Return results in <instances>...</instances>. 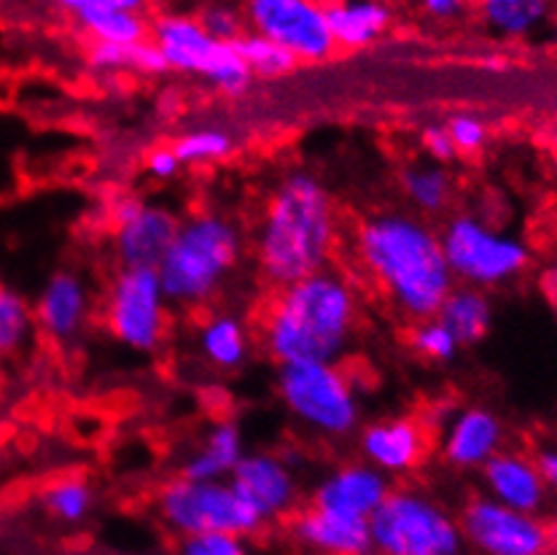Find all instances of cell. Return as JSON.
<instances>
[{"label":"cell","instance_id":"25","mask_svg":"<svg viewBox=\"0 0 557 555\" xmlns=\"http://www.w3.org/2000/svg\"><path fill=\"white\" fill-rule=\"evenodd\" d=\"M202 356L221 370H237L248 359L246 326L235 316H213L200 332Z\"/></svg>","mask_w":557,"mask_h":555},{"label":"cell","instance_id":"28","mask_svg":"<svg viewBox=\"0 0 557 555\" xmlns=\"http://www.w3.org/2000/svg\"><path fill=\"white\" fill-rule=\"evenodd\" d=\"M549 5L544 0H487L482 3V16L502 36H525L547 16Z\"/></svg>","mask_w":557,"mask_h":555},{"label":"cell","instance_id":"1","mask_svg":"<svg viewBox=\"0 0 557 555\" xmlns=\"http://www.w3.org/2000/svg\"><path fill=\"white\" fill-rule=\"evenodd\" d=\"M358 257L396 308L414 321L436 319L456 288L440 232L407 213L367 219L358 230Z\"/></svg>","mask_w":557,"mask_h":555},{"label":"cell","instance_id":"27","mask_svg":"<svg viewBox=\"0 0 557 555\" xmlns=\"http://www.w3.org/2000/svg\"><path fill=\"white\" fill-rule=\"evenodd\" d=\"M401 189L409 197L412 206H418L425 213L445 211L450 202V175L440 165H412L401 173Z\"/></svg>","mask_w":557,"mask_h":555},{"label":"cell","instance_id":"29","mask_svg":"<svg viewBox=\"0 0 557 555\" xmlns=\"http://www.w3.org/2000/svg\"><path fill=\"white\" fill-rule=\"evenodd\" d=\"M232 47H235V52L240 54V60L246 62L251 76L277 78V76H286V73L294 71V65H297V60H294L286 49L267 41V38L256 36V33H243Z\"/></svg>","mask_w":557,"mask_h":555},{"label":"cell","instance_id":"4","mask_svg":"<svg viewBox=\"0 0 557 555\" xmlns=\"http://www.w3.org/2000/svg\"><path fill=\"white\" fill-rule=\"evenodd\" d=\"M240 259V232L224 217L200 213L181 222L157 275L168 303L200 305L213 297Z\"/></svg>","mask_w":557,"mask_h":555},{"label":"cell","instance_id":"19","mask_svg":"<svg viewBox=\"0 0 557 555\" xmlns=\"http://www.w3.org/2000/svg\"><path fill=\"white\" fill-rule=\"evenodd\" d=\"M294 534L312 551L323 555H369L372 534L369 520L348 518V515L329 513V509H307L294 523Z\"/></svg>","mask_w":557,"mask_h":555},{"label":"cell","instance_id":"14","mask_svg":"<svg viewBox=\"0 0 557 555\" xmlns=\"http://www.w3.org/2000/svg\"><path fill=\"white\" fill-rule=\"evenodd\" d=\"M391 480L369 464H348L339 467L318 485L315 507L348 518L369 520L391 496Z\"/></svg>","mask_w":557,"mask_h":555},{"label":"cell","instance_id":"3","mask_svg":"<svg viewBox=\"0 0 557 555\" xmlns=\"http://www.w3.org/2000/svg\"><path fill=\"white\" fill-rule=\"evenodd\" d=\"M337 237V217L326 186L315 175L288 173L267 202L261 219L259 268L270 283H292L326 270Z\"/></svg>","mask_w":557,"mask_h":555},{"label":"cell","instance_id":"20","mask_svg":"<svg viewBox=\"0 0 557 555\" xmlns=\"http://www.w3.org/2000/svg\"><path fill=\"white\" fill-rule=\"evenodd\" d=\"M504 440V427L491 410L469 407L458 412L445 434V456L453 467L476 469L485 467L498 453Z\"/></svg>","mask_w":557,"mask_h":555},{"label":"cell","instance_id":"15","mask_svg":"<svg viewBox=\"0 0 557 555\" xmlns=\"http://www.w3.org/2000/svg\"><path fill=\"white\" fill-rule=\"evenodd\" d=\"M181 222L173 211L162 206H146L129 222L116 224L113 246L122 268L157 270L164 254L173 246Z\"/></svg>","mask_w":557,"mask_h":555},{"label":"cell","instance_id":"5","mask_svg":"<svg viewBox=\"0 0 557 555\" xmlns=\"http://www.w3.org/2000/svg\"><path fill=\"white\" fill-rule=\"evenodd\" d=\"M372 551L380 555H460L463 534L434 499L418 491H391L369 518Z\"/></svg>","mask_w":557,"mask_h":555},{"label":"cell","instance_id":"16","mask_svg":"<svg viewBox=\"0 0 557 555\" xmlns=\"http://www.w3.org/2000/svg\"><path fill=\"white\" fill-rule=\"evenodd\" d=\"M62 9L95 38V44L135 47L149 38V22L144 20L138 0H65Z\"/></svg>","mask_w":557,"mask_h":555},{"label":"cell","instance_id":"35","mask_svg":"<svg viewBox=\"0 0 557 555\" xmlns=\"http://www.w3.org/2000/svg\"><path fill=\"white\" fill-rule=\"evenodd\" d=\"M181 555H251V551L246 545V536L210 531V534L184 536Z\"/></svg>","mask_w":557,"mask_h":555},{"label":"cell","instance_id":"24","mask_svg":"<svg viewBox=\"0 0 557 555\" xmlns=\"http://www.w3.org/2000/svg\"><path fill=\"white\" fill-rule=\"evenodd\" d=\"M436 319L447 326V332L456 337L460 348L463 345H476L491 330V299L474 286H456L447 294L445 303H442Z\"/></svg>","mask_w":557,"mask_h":555},{"label":"cell","instance_id":"9","mask_svg":"<svg viewBox=\"0 0 557 555\" xmlns=\"http://www.w3.org/2000/svg\"><path fill=\"white\" fill-rule=\"evenodd\" d=\"M442 251L453 278L463 286H498L528 264V248L474 217H456L440 232Z\"/></svg>","mask_w":557,"mask_h":555},{"label":"cell","instance_id":"36","mask_svg":"<svg viewBox=\"0 0 557 555\" xmlns=\"http://www.w3.org/2000/svg\"><path fill=\"white\" fill-rule=\"evenodd\" d=\"M445 130L447 135H450L456 151H466V155H471V151H480L482 146H485V138H487L485 124H482L476 116H469V113H458V116H453Z\"/></svg>","mask_w":557,"mask_h":555},{"label":"cell","instance_id":"7","mask_svg":"<svg viewBox=\"0 0 557 555\" xmlns=\"http://www.w3.org/2000/svg\"><path fill=\"white\" fill-rule=\"evenodd\" d=\"M159 515L181 536L210 534V531L246 536L264 523L230 480H215V483L173 480L159 494Z\"/></svg>","mask_w":557,"mask_h":555},{"label":"cell","instance_id":"13","mask_svg":"<svg viewBox=\"0 0 557 555\" xmlns=\"http://www.w3.org/2000/svg\"><path fill=\"white\" fill-rule=\"evenodd\" d=\"M230 483L243 496L261 520L277 518L288 513L297 499V483H294L292 467L272 453H248L232 472Z\"/></svg>","mask_w":557,"mask_h":555},{"label":"cell","instance_id":"40","mask_svg":"<svg viewBox=\"0 0 557 555\" xmlns=\"http://www.w3.org/2000/svg\"><path fill=\"white\" fill-rule=\"evenodd\" d=\"M539 474H542L544 485H553L557 491V451H544L536 461Z\"/></svg>","mask_w":557,"mask_h":555},{"label":"cell","instance_id":"37","mask_svg":"<svg viewBox=\"0 0 557 555\" xmlns=\"http://www.w3.org/2000/svg\"><path fill=\"white\" fill-rule=\"evenodd\" d=\"M423 146L429 151V157L434 162H450L458 155L456 146H453L450 135L445 127H429L423 133Z\"/></svg>","mask_w":557,"mask_h":555},{"label":"cell","instance_id":"12","mask_svg":"<svg viewBox=\"0 0 557 555\" xmlns=\"http://www.w3.org/2000/svg\"><path fill=\"white\" fill-rule=\"evenodd\" d=\"M458 526L463 542L485 555H542L547 547V529L533 515L504 507L491 496L466 504Z\"/></svg>","mask_w":557,"mask_h":555},{"label":"cell","instance_id":"32","mask_svg":"<svg viewBox=\"0 0 557 555\" xmlns=\"http://www.w3.org/2000/svg\"><path fill=\"white\" fill-rule=\"evenodd\" d=\"M230 149H232V138L226 133H219V130H197V133L184 135V138L173 146L181 165L219 160V157L230 155Z\"/></svg>","mask_w":557,"mask_h":555},{"label":"cell","instance_id":"23","mask_svg":"<svg viewBox=\"0 0 557 555\" xmlns=\"http://www.w3.org/2000/svg\"><path fill=\"white\" fill-rule=\"evenodd\" d=\"M323 14L337 47H367L391 22V9L383 3H329Z\"/></svg>","mask_w":557,"mask_h":555},{"label":"cell","instance_id":"38","mask_svg":"<svg viewBox=\"0 0 557 555\" xmlns=\"http://www.w3.org/2000/svg\"><path fill=\"white\" fill-rule=\"evenodd\" d=\"M181 170L178 157H175L173 149H157L151 151L149 157V173L157 175V178H173Z\"/></svg>","mask_w":557,"mask_h":555},{"label":"cell","instance_id":"33","mask_svg":"<svg viewBox=\"0 0 557 555\" xmlns=\"http://www.w3.org/2000/svg\"><path fill=\"white\" fill-rule=\"evenodd\" d=\"M412 345L418 348V354H423L431 361H450L456 359L460 345L456 343L447 326L440 319L420 321L412 332Z\"/></svg>","mask_w":557,"mask_h":555},{"label":"cell","instance_id":"30","mask_svg":"<svg viewBox=\"0 0 557 555\" xmlns=\"http://www.w3.org/2000/svg\"><path fill=\"white\" fill-rule=\"evenodd\" d=\"M89 62L95 67H138L144 73H157L164 71V60L159 54V49L151 41L135 44V47H113V44H92V52H89Z\"/></svg>","mask_w":557,"mask_h":555},{"label":"cell","instance_id":"21","mask_svg":"<svg viewBox=\"0 0 557 555\" xmlns=\"http://www.w3.org/2000/svg\"><path fill=\"white\" fill-rule=\"evenodd\" d=\"M361 451L369 467L380 469L383 474L407 472L420 461L423 453V432L409 418H391L377 421L363 429Z\"/></svg>","mask_w":557,"mask_h":555},{"label":"cell","instance_id":"39","mask_svg":"<svg viewBox=\"0 0 557 555\" xmlns=\"http://www.w3.org/2000/svg\"><path fill=\"white\" fill-rule=\"evenodd\" d=\"M423 9L431 16H440V20H453L463 11V3H458V0H425Z\"/></svg>","mask_w":557,"mask_h":555},{"label":"cell","instance_id":"6","mask_svg":"<svg viewBox=\"0 0 557 555\" xmlns=\"http://www.w3.org/2000/svg\"><path fill=\"white\" fill-rule=\"evenodd\" d=\"M277 394L294 418L329 437H345L358 427L361 405L337 365L294 361L277 365Z\"/></svg>","mask_w":557,"mask_h":555},{"label":"cell","instance_id":"11","mask_svg":"<svg viewBox=\"0 0 557 555\" xmlns=\"http://www.w3.org/2000/svg\"><path fill=\"white\" fill-rule=\"evenodd\" d=\"M251 33L286 49L294 60H326L334 52L323 5L310 0H251L246 5Z\"/></svg>","mask_w":557,"mask_h":555},{"label":"cell","instance_id":"34","mask_svg":"<svg viewBox=\"0 0 557 555\" xmlns=\"http://www.w3.org/2000/svg\"><path fill=\"white\" fill-rule=\"evenodd\" d=\"M197 20H200L202 30L221 44H235L246 33V14L237 11L235 5H208L197 14Z\"/></svg>","mask_w":557,"mask_h":555},{"label":"cell","instance_id":"17","mask_svg":"<svg viewBox=\"0 0 557 555\" xmlns=\"http://www.w3.org/2000/svg\"><path fill=\"white\" fill-rule=\"evenodd\" d=\"M36 326L51 340H73L84 330L89 316V292L84 281L71 270H60L44 283L33 308Z\"/></svg>","mask_w":557,"mask_h":555},{"label":"cell","instance_id":"31","mask_svg":"<svg viewBox=\"0 0 557 555\" xmlns=\"http://www.w3.org/2000/svg\"><path fill=\"white\" fill-rule=\"evenodd\" d=\"M44 507L62 523H78L89 515L92 507V491L82 480H57L44 491Z\"/></svg>","mask_w":557,"mask_h":555},{"label":"cell","instance_id":"10","mask_svg":"<svg viewBox=\"0 0 557 555\" xmlns=\"http://www.w3.org/2000/svg\"><path fill=\"white\" fill-rule=\"evenodd\" d=\"M108 330L133 350H157L168 324V297L157 270L122 268L113 278L106 299Z\"/></svg>","mask_w":557,"mask_h":555},{"label":"cell","instance_id":"2","mask_svg":"<svg viewBox=\"0 0 557 555\" xmlns=\"http://www.w3.org/2000/svg\"><path fill=\"white\" fill-rule=\"evenodd\" d=\"M358 297L334 270L281 288L264 319V345L277 365H337L356 332Z\"/></svg>","mask_w":557,"mask_h":555},{"label":"cell","instance_id":"8","mask_svg":"<svg viewBox=\"0 0 557 555\" xmlns=\"http://www.w3.org/2000/svg\"><path fill=\"white\" fill-rule=\"evenodd\" d=\"M151 44L162 54L164 65L186 73H200L221 92L243 95L251 84V71L232 44L213 41L202 30L197 16L162 14L149 27Z\"/></svg>","mask_w":557,"mask_h":555},{"label":"cell","instance_id":"18","mask_svg":"<svg viewBox=\"0 0 557 555\" xmlns=\"http://www.w3.org/2000/svg\"><path fill=\"white\" fill-rule=\"evenodd\" d=\"M482 478H485L491 499L517 509V513L533 515L547 496V485H544L536 464L517 453H496L482 467Z\"/></svg>","mask_w":557,"mask_h":555},{"label":"cell","instance_id":"22","mask_svg":"<svg viewBox=\"0 0 557 555\" xmlns=\"http://www.w3.org/2000/svg\"><path fill=\"white\" fill-rule=\"evenodd\" d=\"M243 437L235 423H215L208 432L205 443L181 469V478L195 480V483H215V480H230L235 467L240 464Z\"/></svg>","mask_w":557,"mask_h":555},{"label":"cell","instance_id":"41","mask_svg":"<svg viewBox=\"0 0 557 555\" xmlns=\"http://www.w3.org/2000/svg\"><path fill=\"white\" fill-rule=\"evenodd\" d=\"M555 41H557V22H555Z\"/></svg>","mask_w":557,"mask_h":555},{"label":"cell","instance_id":"26","mask_svg":"<svg viewBox=\"0 0 557 555\" xmlns=\"http://www.w3.org/2000/svg\"><path fill=\"white\" fill-rule=\"evenodd\" d=\"M36 316L16 288L0 283V356H14L30 343Z\"/></svg>","mask_w":557,"mask_h":555}]
</instances>
